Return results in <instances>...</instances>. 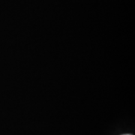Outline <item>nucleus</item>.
Listing matches in <instances>:
<instances>
[{
    "label": "nucleus",
    "instance_id": "f257e3e1",
    "mask_svg": "<svg viewBox=\"0 0 135 135\" xmlns=\"http://www.w3.org/2000/svg\"><path fill=\"white\" fill-rule=\"evenodd\" d=\"M123 135H132V134H123Z\"/></svg>",
    "mask_w": 135,
    "mask_h": 135
}]
</instances>
